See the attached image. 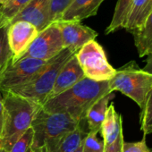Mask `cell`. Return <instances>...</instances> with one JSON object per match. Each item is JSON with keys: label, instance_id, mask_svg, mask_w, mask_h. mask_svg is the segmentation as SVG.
Instances as JSON below:
<instances>
[{"label": "cell", "instance_id": "cell-1", "mask_svg": "<svg viewBox=\"0 0 152 152\" xmlns=\"http://www.w3.org/2000/svg\"><path fill=\"white\" fill-rule=\"evenodd\" d=\"M110 93L109 82H96L85 77L71 89L47 100L41 107L49 113L67 114L82 123L91 107Z\"/></svg>", "mask_w": 152, "mask_h": 152}, {"label": "cell", "instance_id": "cell-2", "mask_svg": "<svg viewBox=\"0 0 152 152\" xmlns=\"http://www.w3.org/2000/svg\"><path fill=\"white\" fill-rule=\"evenodd\" d=\"M2 124L0 129V152H9L15 142L31 128L41 106L15 95L3 92Z\"/></svg>", "mask_w": 152, "mask_h": 152}, {"label": "cell", "instance_id": "cell-3", "mask_svg": "<svg viewBox=\"0 0 152 152\" xmlns=\"http://www.w3.org/2000/svg\"><path fill=\"white\" fill-rule=\"evenodd\" d=\"M80 124L67 114L49 113L40 107L31 126L33 131L31 148L46 147L48 152H52L67 134Z\"/></svg>", "mask_w": 152, "mask_h": 152}, {"label": "cell", "instance_id": "cell-4", "mask_svg": "<svg viewBox=\"0 0 152 152\" xmlns=\"http://www.w3.org/2000/svg\"><path fill=\"white\" fill-rule=\"evenodd\" d=\"M73 55L68 49H63L56 56L47 61L26 83L10 92L42 107L48 100L60 70Z\"/></svg>", "mask_w": 152, "mask_h": 152}, {"label": "cell", "instance_id": "cell-5", "mask_svg": "<svg viewBox=\"0 0 152 152\" xmlns=\"http://www.w3.org/2000/svg\"><path fill=\"white\" fill-rule=\"evenodd\" d=\"M152 88V74L140 68L135 61H130L115 69V74L109 81L111 92L120 91L133 100L140 108Z\"/></svg>", "mask_w": 152, "mask_h": 152}, {"label": "cell", "instance_id": "cell-6", "mask_svg": "<svg viewBox=\"0 0 152 152\" xmlns=\"http://www.w3.org/2000/svg\"><path fill=\"white\" fill-rule=\"evenodd\" d=\"M74 55L88 79L109 82L115 74V69L109 64L104 48L96 40L88 42Z\"/></svg>", "mask_w": 152, "mask_h": 152}, {"label": "cell", "instance_id": "cell-7", "mask_svg": "<svg viewBox=\"0 0 152 152\" xmlns=\"http://www.w3.org/2000/svg\"><path fill=\"white\" fill-rule=\"evenodd\" d=\"M63 49H64V47L61 31L57 24L54 23L39 32L34 41L20 59L30 57L47 62L56 56Z\"/></svg>", "mask_w": 152, "mask_h": 152}, {"label": "cell", "instance_id": "cell-8", "mask_svg": "<svg viewBox=\"0 0 152 152\" xmlns=\"http://www.w3.org/2000/svg\"><path fill=\"white\" fill-rule=\"evenodd\" d=\"M45 61L30 57L11 62L0 75L1 91H10L23 85L45 64Z\"/></svg>", "mask_w": 152, "mask_h": 152}, {"label": "cell", "instance_id": "cell-9", "mask_svg": "<svg viewBox=\"0 0 152 152\" xmlns=\"http://www.w3.org/2000/svg\"><path fill=\"white\" fill-rule=\"evenodd\" d=\"M56 23L61 31L64 48L73 54L88 42L95 40L98 37V32L96 31L83 25L80 22L59 21Z\"/></svg>", "mask_w": 152, "mask_h": 152}, {"label": "cell", "instance_id": "cell-10", "mask_svg": "<svg viewBox=\"0 0 152 152\" xmlns=\"http://www.w3.org/2000/svg\"><path fill=\"white\" fill-rule=\"evenodd\" d=\"M39 34L37 28L24 21L15 22L7 28V39L13 54V61L15 62L26 52Z\"/></svg>", "mask_w": 152, "mask_h": 152}, {"label": "cell", "instance_id": "cell-11", "mask_svg": "<svg viewBox=\"0 0 152 152\" xmlns=\"http://www.w3.org/2000/svg\"><path fill=\"white\" fill-rule=\"evenodd\" d=\"M51 0H31L30 3L15 17V22L24 21L34 25L39 31L51 24L50 22Z\"/></svg>", "mask_w": 152, "mask_h": 152}, {"label": "cell", "instance_id": "cell-12", "mask_svg": "<svg viewBox=\"0 0 152 152\" xmlns=\"http://www.w3.org/2000/svg\"><path fill=\"white\" fill-rule=\"evenodd\" d=\"M83 78H85L84 73L75 57V55H73L60 70L54 86L48 95V100L71 89Z\"/></svg>", "mask_w": 152, "mask_h": 152}, {"label": "cell", "instance_id": "cell-13", "mask_svg": "<svg viewBox=\"0 0 152 152\" xmlns=\"http://www.w3.org/2000/svg\"><path fill=\"white\" fill-rule=\"evenodd\" d=\"M104 0H72L62 15L60 21L82 22L97 15Z\"/></svg>", "mask_w": 152, "mask_h": 152}, {"label": "cell", "instance_id": "cell-14", "mask_svg": "<svg viewBox=\"0 0 152 152\" xmlns=\"http://www.w3.org/2000/svg\"><path fill=\"white\" fill-rule=\"evenodd\" d=\"M99 132H101L105 146L112 145L117 140L119 135L123 133L122 116L116 112L113 103L107 107Z\"/></svg>", "mask_w": 152, "mask_h": 152}, {"label": "cell", "instance_id": "cell-15", "mask_svg": "<svg viewBox=\"0 0 152 152\" xmlns=\"http://www.w3.org/2000/svg\"><path fill=\"white\" fill-rule=\"evenodd\" d=\"M152 12V0H133L124 29L133 33L142 27Z\"/></svg>", "mask_w": 152, "mask_h": 152}, {"label": "cell", "instance_id": "cell-16", "mask_svg": "<svg viewBox=\"0 0 152 152\" xmlns=\"http://www.w3.org/2000/svg\"><path fill=\"white\" fill-rule=\"evenodd\" d=\"M114 98V92L107 94L99 99L96 103H94L88 110L85 117V122L88 127V132L98 134L100 132L102 123L105 119L106 113L109 106L108 103Z\"/></svg>", "mask_w": 152, "mask_h": 152}, {"label": "cell", "instance_id": "cell-17", "mask_svg": "<svg viewBox=\"0 0 152 152\" xmlns=\"http://www.w3.org/2000/svg\"><path fill=\"white\" fill-rule=\"evenodd\" d=\"M132 34L139 56L143 57L152 54V12L142 27Z\"/></svg>", "mask_w": 152, "mask_h": 152}, {"label": "cell", "instance_id": "cell-18", "mask_svg": "<svg viewBox=\"0 0 152 152\" xmlns=\"http://www.w3.org/2000/svg\"><path fill=\"white\" fill-rule=\"evenodd\" d=\"M31 0H7L0 4V27L8 28L15 17L30 3Z\"/></svg>", "mask_w": 152, "mask_h": 152}, {"label": "cell", "instance_id": "cell-19", "mask_svg": "<svg viewBox=\"0 0 152 152\" xmlns=\"http://www.w3.org/2000/svg\"><path fill=\"white\" fill-rule=\"evenodd\" d=\"M84 122L81 123L73 132L67 134L52 152H75L77 150L88 133V131L83 126Z\"/></svg>", "mask_w": 152, "mask_h": 152}, {"label": "cell", "instance_id": "cell-20", "mask_svg": "<svg viewBox=\"0 0 152 152\" xmlns=\"http://www.w3.org/2000/svg\"><path fill=\"white\" fill-rule=\"evenodd\" d=\"M132 3L133 0H118L111 23L105 31L106 34H110L118 30L124 29Z\"/></svg>", "mask_w": 152, "mask_h": 152}, {"label": "cell", "instance_id": "cell-21", "mask_svg": "<svg viewBox=\"0 0 152 152\" xmlns=\"http://www.w3.org/2000/svg\"><path fill=\"white\" fill-rule=\"evenodd\" d=\"M139 121L143 135L152 133V88L148 91L145 101L140 107Z\"/></svg>", "mask_w": 152, "mask_h": 152}, {"label": "cell", "instance_id": "cell-22", "mask_svg": "<svg viewBox=\"0 0 152 152\" xmlns=\"http://www.w3.org/2000/svg\"><path fill=\"white\" fill-rule=\"evenodd\" d=\"M13 61V54L7 39V28L0 27V75Z\"/></svg>", "mask_w": 152, "mask_h": 152}, {"label": "cell", "instance_id": "cell-23", "mask_svg": "<svg viewBox=\"0 0 152 152\" xmlns=\"http://www.w3.org/2000/svg\"><path fill=\"white\" fill-rule=\"evenodd\" d=\"M83 152H104L105 144L97 137V134L88 132L83 141Z\"/></svg>", "mask_w": 152, "mask_h": 152}, {"label": "cell", "instance_id": "cell-24", "mask_svg": "<svg viewBox=\"0 0 152 152\" xmlns=\"http://www.w3.org/2000/svg\"><path fill=\"white\" fill-rule=\"evenodd\" d=\"M72 0H51L50 1V22L51 23L59 22L62 15L69 7Z\"/></svg>", "mask_w": 152, "mask_h": 152}, {"label": "cell", "instance_id": "cell-25", "mask_svg": "<svg viewBox=\"0 0 152 152\" xmlns=\"http://www.w3.org/2000/svg\"><path fill=\"white\" fill-rule=\"evenodd\" d=\"M33 140V131L30 128L12 147L9 152H32L31 145Z\"/></svg>", "mask_w": 152, "mask_h": 152}, {"label": "cell", "instance_id": "cell-26", "mask_svg": "<svg viewBox=\"0 0 152 152\" xmlns=\"http://www.w3.org/2000/svg\"><path fill=\"white\" fill-rule=\"evenodd\" d=\"M122 152H152L146 141V135H143L141 140L128 142L124 141L122 145Z\"/></svg>", "mask_w": 152, "mask_h": 152}, {"label": "cell", "instance_id": "cell-27", "mask_svg": "<svg viewBox=\"0 0 152 152\" xmlns=\"http://www.w3.org/2000/svg\"><path fill=\"white\" fill-rule=\"evenodd\" d=\"M124 141V134L121 133L117 140L109 146H105V150L104 152H122V145L123 142Z\"/></svg>", "mask_w": 152, "mask_h": 152}, {"label": "cell", "instance_id": "cell-28", "mask_svg": "<svg viewBox=\"0 0 152 152\" xmlns=\"http://www.w3.org/2000/svg\"><path fill=\"white\" fill-rule=\"evenodd\" d=\"M142 69H143V71L152 74V54L147 56V59L145 61V65Z\"/></svg>", "mask_w": 152, "mask_h": 152}, {"label": "cell", "instance_id": "cell-29", "mask_svg": "<svg viewBox=\"0 0 152 152\" xmlns=\"http://www.w3.org/2000/svg\"><path fill=\"white\" fill-rule=\"evenodd\" d=\"M3 100V99H2ZM0 100V129H1L2 124V112H3V101Z\"/></svg>", "mask_w": 152, "mask_h": 152}, {"label": "cell", "instance_id": "cell-30", "mask_svg": "<svg viewBox=\"0 0 152 152\" xmlns=\"http://www.w3.org/2000/svg\"><path fill=\"white\" fill-rule=\"evenodd\" d=\"M32 152H48V151H47L46 147H41V148H33Z\"/></svg>", "mask_w": 152, "mask_h": 152}, {"label": "cell", "instance_id": "cell-31", "mask_svg": "<svg viewBox=\"0 0 152 152\" xmlns=\"http://www.w3.org/2000/svg\"><path fill=\"white\" fill-rule=\"evenodd\" d=\"M75 152H83V143H82V145L78 148V149L76 150Z\"/></svg>", "mask_w": 152, "mask_h": 152}, {"label": "cell", "instance_id": "cell-32", "mask_svg": "<svg viewBox=\"0 0 152 152\" xmlns=\"http://www.w3.org/2000/svg\"><path fill=\"white\" fill-rule=\"evenodd\" d=\"M3 99V92L1 91V89H0V100Z\"/></svg>", "mask_w": 152, "mask_h": 152}, {"label": "cell", "instance_id": "cell-33", "mask_svg": "<svg viewBox=\"0 0 152 152\" xmlns=\"http://www.w3.org/2000/svg\"><path fill=\"white\" fill-rule=\"evenodd\" d=\"M5 2V0H0V4H3Z\"/></svg>", "mask_w": 152, "mask_h": 152}, {"label": "cell", "instance_id": "cell-34", "mask_svg": "<svg viewBox=\"0 0 152 152\" xmlns=\"http://www.w3.org/2000/svg\"><path fill=\"white\" fill-rule=\"evenodd\" d=\"M6 1H7V0H5V2H6ZM5 2H4V3H5Z\"/></svg>", "mask_w": 152, "mask_h": 152}]
</instances>
